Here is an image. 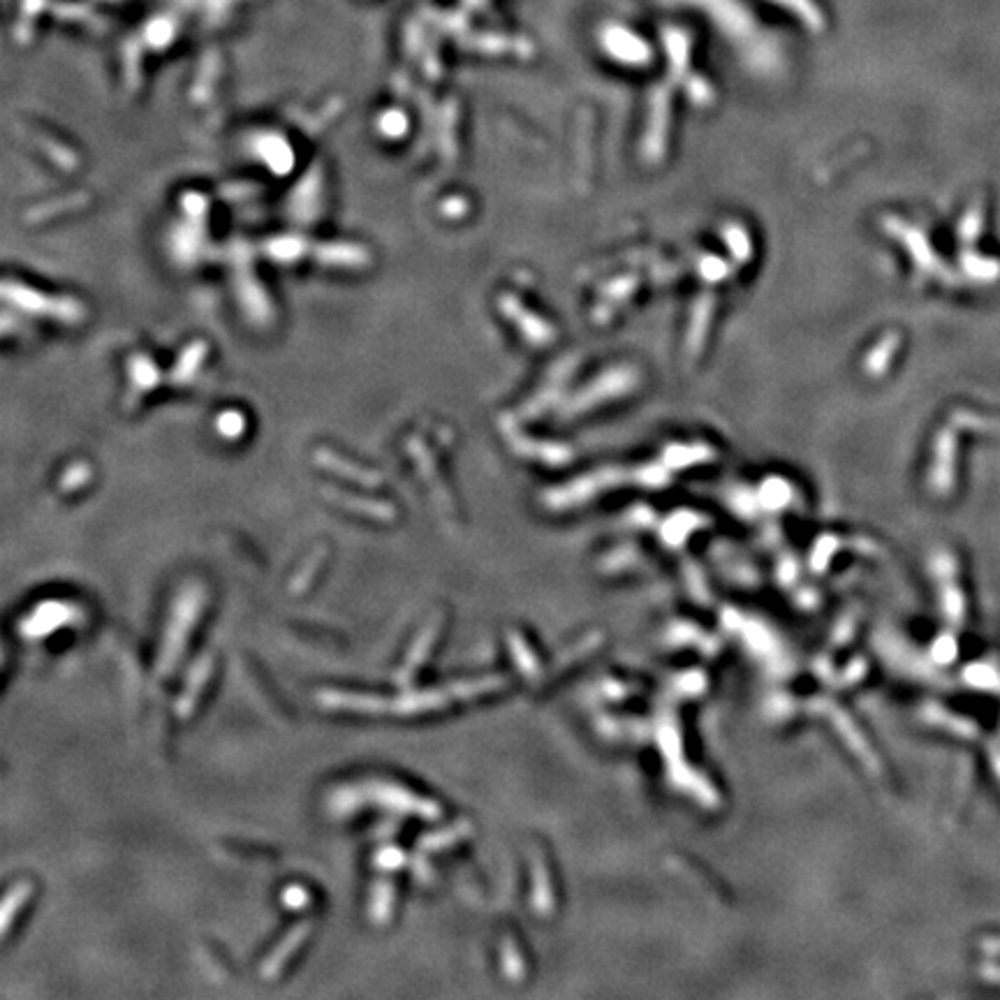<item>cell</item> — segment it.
Listing matches in <instances>:
<instances>
[{
  "label": "cell",
  "instance_id": "cell-1",
  "mask_svg": "<svg viewBox=\"0 0 1000 1000\" xmlns=\"http://www.w3.org/2000/svg\"><path fill=\"white\" fill-rule=\"evenodd\" d=\"M204 607H207V591H204V586L200 582L188 584L181 591L179 598H176L172 607V619L167 623L163 651H160L158 658L160 676L172 674L174 665L179 663L181 653L186 649L190 632H193L195 623L200 621Z\"/></svg>",
  "mask_w": 1000,
  "mask_h": 1000
},
{
  "label": "cell",
  "instance_id": "cell-2",
  "mask_svg": "<svg viewBox=\"0 0 1000 1000\" xmlns=\"http://www.w3.org/2000/svg\"><path fill=\"white\" fill-rule=\"evenodd\" d=\"M500 683H505V679H498V676H487V679H473V681H459L452 683L447 688H436V690H422V693H408L392 700V711L389 713H401V716H410V713H424V711H436L443 709L452 700H466V697H475L482 693H489V690H496Z\"/></svg>",
  "mask_w": 1000,
  "mask_h": 1000
},
{
  "label": "cell",
  "instance_id": "cell-3",
  "mask_svg": "<svg viewBox=\"0 0 1000 1000\" xmlns=\"http://www.w3.org/2000/svg\"><path fill=\"white\" fill-rule=\"evenodd\" d=\"M362 790L366 794V799L389 808V811L417 815V818L422 820L440 818V806L436 801L426 799L422 794H415L413 790L403 788V785L394 781H371L366 783Z\"/></svg>",
  "mask_w": 1000,
  "mask_h": 1000
},
{
  "label": "cell",
  "instance_id": "cell-4",
  "mask_svg": "<svg viewBox=\"0 0 1000 1000\" xmlns=\"http://www.w3.org/2000/svg\"><path fill=\"white\" fill-rule=\"evenodd\" d=\"M75 619V607L68 605V602L61 600H49L42 602L40 607H35L31 614L21 621V635L26 637H44L51 635V632L68 625Z\"/></svg>",
  "mask_w": 1000,
  "mask_h": 1000
},
{
  "label": "cell",
  "instance_id": "cell-5",
  "mask_svg": "<svg viewBox=\"0 0 1000 1000\" xmlns=\"http://www.w3.org/2000/svg\"><path fill=\"white\" fill-rule=\"evenodd\" d=\"M443 623H445V616L443 614H436L429 623L424 625L422 632H419L417 639L413 642V646H410L406 660H403V663H401L399 674H396V681H399V683H408V681L415 679V674L419 672V667H422L424 660L429 658L433 644H436L440 630H443Z\"/></svg>",
  "mask_w": 1000,
  "mask_h": 1000
},
{
  "label": "cell",
  "instance_id": "cell-6",
  "mask_svg": "<svg viewBox=\"0 0 1000 1000\" xmlns=\"http://www.w3.org/2000/svg\"><path fill=\"white\" fill-rule=\"evenodd\" d=\"M318 700L327 709L341 711H359V713H389L392 711V700L378 695H362V693H345V690H322Z\"/></svg>",
  "mask_w": 1000,
  "mask_h": 1000
},
{
  "label": "cell",
  "instance_id": "cell-7",
  "mask_svg": "<svg viewBox=\"0 0 1000 1000\" xmlns=\"http://www.w3.org/2000/svg\"><path fill=\"white\" fill-rule=\"evenodd\" d=\"M211 672H213V656H209L207 653V656L197 658V663L193 665V669H190V674L186 679V688H183L181 697L176 700V707H174L176 716L179 718L193 716L197 702H200L204 688H207V683L211 679Z\"/></svg>",
  "mask_w": 1000,
  "mask_h": 1000
},
{
  "label": "cell",
  "instance_id": "cell-8",
  "mask_svg": "<svg viewBox=\"0 0 1000 1000\" xmlns=\"http://www.w3.org/2000/svg\"><path fill=\"white\" fill-rule=\"evenodd\" d=\"M308 933H311V919H304V922L292 926V929L288 931V936L281 940V945H278L276 950L271 952L267 959H264V963H262L264 980H274V977L283 973L285 963H288L292 954L299 950L301 943H304V940L308 938Z\"/></svg>",
  "mask_w": 1000,
  "mask_h": 1000
},
{
  "label": "cell",
  "instance_id": "cell-9",
  "mask_svg": "<svg viewBox=\"0 0 1000 1000\" xmlns=\"http://www.w3.org/2000/svg\"><path fill=\"white\" fill-rule=\"evenodd\" d=\"M33 889L35 887H33L31 880H19V882H14L10 889H7L5 901H3V922H0V926H3V938L10 936L14 917H17L21 910L26 908V903L31 901Z\"/></svg>",
  "mask_w": 1000,
  "mask_h": 1000
},
{
  "label": "cell",
  "instance_id": "cell-10",
  "mask_svg": "<svg viewBox=\"0 0 1000 1000\" xmlns=\"http://www.w3.org/2000/svg\"><path fill=\"white\" fill-rule=\"evenodd\" d=\"M392 910H394V882L382 878L373 885V894H371V903H369V917L373 919L375 924L382 926V924H387L389 919H392Z\"/></svg>",
  "mask_w": 1000,
  "mask_h": 1000
},
{
  "label": "cell",
  "instance_id": "cell-11",
  "mask_svg": "<svg viewBox=\"0 0 1000 1000\" xmlns=\"http://www.w3.org/2000/svg\"><path fill=\"white\" fill-rule=\"evenodd\" d=\"M329 496L336 498L338 503L345 505V507H350V510H357V512H364V514H369V517L373 519H380V521H392L394 519V507L392 505H385V503H371V500H364V498H355V496H345L341 494V491H327Z\"/></svg>",
  "mask_w": 1000,
  "mask_h": 1000
},
{
  "label": "cell",
  "instance_id": "cell-12",
  "mask_svg": "<svg viewBox=\"0 0 1000 1000\" xmlns=\"http://www.w3.org/2000/svg\"><path fill=\"white\" fill-rule=\"evenodd\" d=\"M325 554H327V549L322 547V549L313 551V554L308 556V561L304 565H301V568L297 570V575H294V579L290 582V593L301 595V593H306L308 588L313 586L315 579H318V572L322 568V563H325Z\"/></svg>",
  "mask_w": 1000,
  "mask_h": 1000
},
{
  "label": "cell",
  "instance_id": "cell-13",
  "mask_svg": "<svg viewBox=\"0 0 1000 1000\" xmlns=\"http://www.w3.org/2000/svg\"><path fill=\"white\" fill-rule=\"evenodd\" d=\"M468 832V825L466 822H459V825H454L452 829H447V832H436V834H431L429 838H422V848L426 850H440L443 845H452V843H457L461 836H466Z\"/></svg>",
  "mask_w": 1000,
  "mask_h": 1000
},
{
  "label": "cell",
  "instance_id": "cell-14",
  "mask_svg": "<svg viewBox=\"0 0 1000 1000\" xmlns=\"http://www.w3.org/2000/svg\"><path fill=\"white\" fill-rule=\"evenodd\" d=\"M406 864V855L399 848H382L378 855H375V866L380 871H396Z\"/></svg>",
  "mask_w": 1000,
  "mask_h": 1000
},
{
  "label": "cell",
  "instance_id": "cell-15",
  "mask_svg": "<svg viewBox=\"0 0 1000 1000\" xmlns=\"http://www.w3.org/2000/svg\"><path fill=\"white\" fill-rule=\"evenodd\" d=\"M283 901H285V906H288L290 910H299V908H304L306 903H308V892L304 887H288L285 889V894H283Z\"/></svg>",
  "mask_w": 1000,
  "mask_h": 1000
}]
</instances>
